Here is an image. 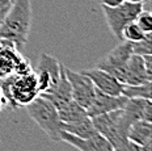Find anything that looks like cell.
<instances>
[{
    "instance_id": "obj_1",
    "label": "cell",
    "mask_w": 152,
    "mask_h": 151,
    "mask_svg": "<svg viewBox=\"0 0 152 151\" xmlns=\"http://www.w3.org/2000/svg\"><path fill=\"white\" fill-rule=\"evenodd\" d=\"M31 25L30 0H15L0 26V40L11 42L18 51L24 49Z\"/></svg>"
},
{
    "instance_id": "obj_2",
    "label": "cell",
    "mask_w": 152,
    "mask_h": 151,
    "mask_svg": "<svg viewBox=\"0 0 152 151\" xmlns=\"http://www.w3.org/2000/svg\"><path fill=\"white\" fill-rule=\"evenodd\" d=\"M7 104L15 106H26L39 96L36 75L33 71L13 74L3 79L0 84Z\"/></svg>"
},
{
    "instance_id": "obj_3",
    "label": "cell",
    "mask_w": 152,
    "mask_h": 151,
    "mask_svg": "<svg viewBox=\"0 0 152 151\" xmlns=\"http://www.w3.org/2000/svg\"><path fill=\"white\" fill-rule=\"evenodd\" d=\"M92 122H93L97 133L105 137L114 150L123 146L129 141L127 131L130 125L134 121L127 116L125 109L121 108L105 113V114L92 117Z\"/></svg>"
},
{
    "instance_id": "obj_4",
    "label": "cell",
    "mask_w": 152,
    "mask_h": 151,
    "mask_svg": "<svg viewBox=\"0 0 152 151\" xmlns=\"http://www.w3.org/2000/svg\"><path fill=\"white\" fill-rule=\"evenodd\" d=\"M30 118L45 131V134L54 142H61L62 121L59 118L58 109L43 96H37L26 105Z\"/></svg>"
},
{
    "instance_id": "obj_5",
    "label": "cell",
    "mask_w": 152,
    "mask_h": 151,
    "mask_svg": "<svg viewBox=\"0 0 152 151\" xmlns=\"http://www.w3.org/2000/svg\"><path fill=\"white\" fill-rule=\"evenodd\" d=\"M142 9H143V4L130 3L125 0L122 4L117 5V7H102V12L107 26H109V30L115 38L121 40L122 29L127 24L135 21V18L140 13Z\"/></svg>"
},
{
    "instance_id": "obj_6",
    "label": "cell",
    "mask_w": 152,
    "mask_h": 151,
    "mask_svg": "<svg viewBox=\"0 0 152 151\" xmlns=\"http://www.w3.org/2000/svg\"><path fill=\"white\" fill-rule=\"evenodd\" d=\"M62 66L63 65L56 58L49 55L47 53H41L34 70L39 95L50 92L54 88L61 76Z\"/></svg>"
},
{
    "instance_id": "obj_7",
    "label": "cell",
    "mask_w": 152,
    "mask_h": 151,
    "mask_svg": "<svg viewBox=\"0 0 152 151\" xmlns=\"http://www.w3.org/2000/svg\"><path fill=\"white\" fill-rule=\"evenodd\" d=\"M131 55H132L131 42L122 41L112 51L107 53L102 59H100L99 63H97V68L106 71L107 74L113 75L117 80H119L122 83L123 76H125L126 62L129 61V58Z\"/></svg>"
},
{
    "instance_id": "obj_8",
    "label": "cell",
    "mask_w": 152,
    "mask_h": 151,
    "mask_svg": "<svg viewBox=\"0 0 152 151\" xmlns=\"http://www.w3.org/2000/svg\"><path fill=\"white\" fill-rule=\"evenodd\" d=\"M64 74L71 84L72 100L87 109L93 100L96 87L92 80L81 71H74L64 66Z\"/></svg>"
},
{
    "instance_id": "obj_9",
    "label": "cell",
    "mask_w": 152,
    "mask_h": 151,
    "mask_svg": "<svg viewBox=\"0 0 152 151\" xmlns=\"http://www.w3.org/2000/svg\"><path fill=\"white\" fill-rule=\"evenodd\" d=\"M1 41L0 46V79L8 78L13 74H21V72L31 71L28 61L25 62L20 54L17 53V49L11 42L4 40Z\"/></svg>"
},
{
    "instance_id": "obj_10",
    "label": "cell",
    "mask_w": 152,
    "mask_h": 151,
    "mask_svg": "<svg viewBox=\"0 0 152 151\" xmlns=\"http://www.w3.org/2000/svg\"><path fill=\"white\" fill-rule=\"evenodd\" d=\"M127 97L123 95L118 96H113V95H107V93L101 92L100 89L94 91V96L92 103L89 104V106L87 108V114L88 117H96V116L105 114V113L117 111L125 106Z\"/></svg>"
},
{
    "instance_id": "obj_11",
    "label": "cell",
    "mask_w": 152,
    "mask_h": 151,
    "mask_svg": "<svg viewBox=\"0 0 152 151\" xmlns=\"http://www.w3.org/2000/svg\"><path fill=\"white\" fill-rule=\"evenodd\" d=\"M61 142H66L79 151H114L113 146L100 133L89 138H77L66 131H61Z\"/></svg>"
},
{
    "instance_id": "obj_12",
    "label": "cell",
    "mask_w": 152,
    "mask_h": 151,
    "mask_svg": "<svg viewBox=\"0 0 152 151\" xmlns=\"http://www.w3.org/2000/svg\"><path fill=\"white\" fill-rule=\"evenodd\" d=\"M81 72L89 78L92 83L94 84V87L97 89H100L101 92L113 96L122 95L123 84L119 80H117L113 75L107 74L106 71L96 67V68H91V70H83Z\"/></svg>"
},
{
    "instance_id": "obj_13",
    "label": "cell",
    "mask_w": 152,
    "mask_h": 151,
    "mask_svg": "<svg viewBox=\"0 0 152 151\" xmlns=\"http://www.w3.org/2000/svg\"><path fill=\"white\" fill-rule=\"evenodd\" d=\"M152 80V75L145 70L144 59L142 55L132 54L126 62L125 76L122 84H143Z\"/></svg>"
},
{
    "instance_id": "obj_14",
    "label": "cell",
    "mask_w": 152,
    "mask_h": 151,
    "mask_svg": "<svg viewBox=\"0 0 152 151\" xmlns=\"http://www.w3.org/2000/svg\"><path fill=\"white\" fill-rule=\"evenodd\" d=\"M41 96H43L45 99L49 100L56 109L63 108L66 104H68L72 100L71 84H69L67 76H66V74H64V66H62L61 76H59V80L56 81L54 88L50 92L42 93Z\"/></svg>"
},
{
    "instance_id": "obj_15",
    "label": "cell",
    "mask_w": 152,
    "mask_h": 151,
    "mask_svg": "<svg viewBox=\"0 0 152 151\" xmlns=\"http://www.w3.org/2000/svg\"><path fill=\"white\" fill-rule=\"evenodd\" d=\"M123 109L134 122L138 119L152 122V103L150 99H127Z\"/></svg>"
},
{
    "instance_id": "obj_16",
    "label": "cell",
    "mask_w": 152,
    "mask_h": 151,
    "mask_svg": "<svg viewBox=\"0 0 152 151\" xmlns=\"http://www.w3.org/2000/svg\"><path fill=\"white\" fill-rule=\"evenodd\" d=\"M129 141L139 144H142L152 141V122L144 121V119H138L132 122L127 131Z\"/></svg>"
},
{
    "instance_id": "obj_17",
    "label": "cell",
    "mask_w": 152,
    "mask_h": 151,
    "mask_svg": "<svg viewBox=\"0 0 152 151\" xmlns=\"http://www.w3.org/2000/svg\"><path fill=\"white\" fill-rule=\"evenodd\" d=\"M62 130L77 138H89L92 135L97 134V130L91 117L83 118L76 122H68V124L62 122Z\"/></svg>"
},
{
    "instance_id": "obj_18",
    "label": "cell",
    "mask_w": 152,
    "mask_h": 151,
    "mask_svg": "<svg viewBox=\"0 0 152 151\" xmlns=\"http://www.w3.org/2000/svg\"><path fill=\"white\" fill-rule=\"evenodd\" d=\"M58 114L59 118H61L62 122H76V121H80L83 118H87V109L83 108L81 105H79L76 101L71 100L68 104H66L63 108L58 109Z\"/></svg>"
},
{
    "instance_id": "obj_19",
    "label": "cell",
    "mask_w": 152,
    "mask_h": 151,
    "mask_svg": "<svg viewBox=\"0 0 152 151\" xmlns=\"http://www.w3.org/2000/svg\"><path fill=\"white\" fill-rule=\"evenodd\" d=\"M122 95L127 99H150L152 96L151 81L143 84H123Z\"/></svg>"
},
{
    "instance_id": "obj_20",
    "label": "cell",
    "mask_w": 152,
    "mask_h": 151,
    "mask_svg": "<svg viewBox=\"0 0 152 151\" xmlns=\"http://www.w3.org/2000/svg\"><path fill=\"white\" fill-rule=\"evenodd\" d=\"M147 34H144L142 32V29L138 26V24L135 21L127 24L125 28L122 29L121 33V40L122 41H127V42H138V41L143 40Z\"/></svg>"
},
{
    "instance_id": "obj_21",
    "label": "cell",
    "mask_w": 152,
    "mask_h": 151,
    "mask_svg": "<svg viewBox=\"0 0 152 151\" xmlns=\"http://www.w3.org/2000/svg\"><path fill=\"white\" fill-rule=\"evenodd\" d=\"M132 45V54L137 55H147L152 54V33L147 34L143 40L138 42H131Z\"/></svg>"
},
{
    "instance_id": "obj_22",
    "label": "cell",
    "mask_w": 152,
    "mask_h": 151,
    "mask_svg": "<svg viewBox=\"0 0 152 151\" xmlns=\"http://www.w3.org/2000/svg\"><path fill=\"white\" fill-rule=\"evenodd\" d=\"M135 23L138 24V26L142 29V32L144 34H151L152 33V15L151 11L147 9H142L140 13L135 18Z\"/></svg>"
},
{
    "instance_id": "obj_23",
    "label": "cell",
    "mask_w": 152,
    "mask_h": 151,
    "mask_svg": "<svg viewBox=\"0 0 152 151\" xmlns=\"http://www.w3.org/2000/svg\"><path fill=\"white\" fill-rule=\"evenodd\" d=\"M114 151H142V147L137 143L131 142V141H127L123 146L118 147V149H114Z\"/></svg>"
},
{
    "instance_id": "obj_24",
    "label": "cell",
    "mask_w": 152,
    "mask_h": 151,
    "mask_svg": "<svg viewBox=\"0 0 152 151\" xmlns=\"http://www.w3.org/2000/svg\"><path fill=\"white\" fill-rule=\"evenodd\" d=\"M125 0H100L102 7H117V5L122 4Z\"/></svg>"
},
{
    "instance_id": "obj_25",
    "label": "cell",
    "mask_w": 152,
    "mask_h": 151,
    "mask_svg": "<svg viewBox=\"0 0 152 151\" xmlns=\"http://www.w3.org/2000/svg\"><path fill=\"white\" fill-rule=\"evenodd\" d=\"M15 0H0V8H9Z\"/></svg>"
},
{
    "instance_id": "obj_26",
    "label": "cell",
    "mask_w": 152,
    "mask_h": 151,
    "mask_svg": "<svg viewBox=\"0 0 152 151\" xmlns=\"http://www.w3.org/2000/svg\"><path fill=\"white\" fill-rule=\"evenodd\" d=\"M4 105H7V100H5L4 93H3V89H1V87H0V111L3 109V106Z\"/></svg>"
},
{
    "instance_id": "obj_27",
    "label": "cell",
    "mask_w": 152,
    "mask_h": 151,
    "mask_svg": "<svg viewBox=\"0 0 152 151\" xmlns=\"http://www.w3.org/2000/svg\"><path fill=\"white\" fill-rule=\"evenodd\" d=\"M8 9L9 8H0V26H1L3 21H4V17H5V15H7Z\"/></svg>"
},
{
    "instance_id": "obj_28",
    "label": "cell",
    "mask_w": 152,
    "mask_h": 151,
    "mask_svg": "<svg viewBox=\"0 0 152 151\" xmlns=\"http://www.w3.org/2000/svg\"><path fill=\"white\" fill-rule=\"evenodd\" d=\"M142 151H152V141H150V142L142 144Z\"/></svg>"
},
{
    "instance_id": "obj_29",
    "label": "cell",
    "mask_w": 152,
    "mask_h": 151,
    "mask_svg": "<svg viewBox=\"0 0 152 151\" xmlns=\"http://www.w3.org/2000/svg\"><path fill=\"white\" fill-rule=\"evenodd\" d=\"M126 1H130V3H139V4H143L145 0H126Z\"/></svg>"
}]
</instances>
